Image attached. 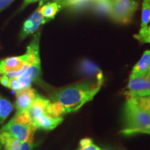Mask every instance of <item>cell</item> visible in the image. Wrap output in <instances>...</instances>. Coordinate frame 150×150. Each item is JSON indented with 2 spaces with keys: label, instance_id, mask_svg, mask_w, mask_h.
Returning <instances> with one entry per match:
<instances>
[{
  "label": "cell",
  "instance_id": "1",
  "mask_svg": "<svg viewBox=\"0 0 150 150\" xmlns=\"http://www.w3.org/2000/svg\"><path fill=\"white\" fill-rule=\"evenodd\" d=\"M102 85L103 83L91 81L68 86L52 94L51 99L61 104L65 113L77 111L94 98Z\"/></svg>",
  "mask_w": 150,
  "mask_h": 150
},
{
  "label": "cell",
  "instance_id": "2",
  "mask_svg": "<svg viewBox=\"0 0 150 150\" xmlns=\"http://www.w3.org/2000/svg\"><path fill=\"white\" fill-rule=\"evenodd\" d=\"M124 127L120 133L125 136L150 134V113L127 99L123 110Z\"/></svg>",
  "mask_w": 150,
  "mask_h": 150
},
{
  "label": "cell",
  "instance_id": "3",
  "mask_svg": "<svg viewBox=\"0 0 150 150\" xmlns=\"http://www.w3.org/2000/svg\"><path fill=\"white\" fill-rule=\"evenodd\" d=\"M138 7L136 0H111L109 16L114 22L128 24L131 21Z\"/></svg>",
  "mask_w": 150,
  "mask_h": 150
},
{
  "label": "cell",
  "instance_id": "4",
  "mask_svg": "<svg viewBox=\"0 0 150 150\" xmlns=\"http://www.w3.org/2000/svg\"><path fill=\"white\" fill-rule=\"evenodd\" d=\"M36 129L37 128L33 123L22 122L12 118L8 123L3 126L0 131H6L17 139L24 142L31 135L35 134Z\"/></svg>",
  "mask_w": 150,
  "mask_h": 150
},
{
  "label": "cell",
  "instance_id": "5",
  "mask_svg": "<svg viewBox=\"0 0 150 150\" xmlns=\"http://www.w3.org/2000/svg\"><path fill=\"white\" fill-rule=\"evenodd\" d=\"M29 65V55L11 56L0 60V75H8L19 72Z\"/></svg>",
  "mask_w": 150,
  "mask_h": 150
},
{
  "label": "cell",
  "instance_id": "6",
  "mask_svg": "<svg viewBox=\"0 0 150 150\" xmlns=\"http://www.w3.org/2000/svg\"><path fill=\"white\" fill-rule=\"evenodd\" d=\"M40 6H38L34 13L29 17V18L24 22L23 26H22L21 32L20 33V40H24L29 35L33 34L37 31L38 29L42 24H45L50 20H47L42 16L40 11Z\"/></svg>",
  "mask_w": 150,
  "mask_h": 150
},
{
  "label": "cell",
  "instance_id": "7",
  "mask_svg": "<svg viewBox=\"0 0 150 150\" xmlns=\"http://www.w3.org/2000/svg\"><path fill=\"white\" fill-rule=\"evenodd\" d=\"M78 70L80 74L92 79L93 81L100 83L104 82V75L102 70L97 65L88 59L81 60L79 63Z\"/></svg>",
  "mask_w": 150,
  "mask_h": 150
},
{
  "label": "cell",
  "instance_id": "8",
  "mask_svg": "<svg viewBox=\"0 0 150 150\" xmlns=\"http://www.w3.org/2000/svg\"><path fill=\"white\" fill-rule=\"evenodd\" d=\"M38 95L35 90L31 87L16 91V102L15 107L16 112L27 111Z\"/></svg>",
  "mask_w": 150,
  "mask_h": 150
},
{
  "label": "cell",
  "instance_id": "9",
  "mask_svg": "<svg viewBox=\"0 0 150 150\" xmlns=\"http://www.w3.org/2000/svg\"><path fill=\"white\" fill-rule=\"evenodd\" d=\"M63 121V117H52L47 112H43L32 120L33 125L37 129L43 130H52L59 126Z\"/></svg>",
  "mask_w": 150,
  "mask_h": 150
},
{
  "label": "cell",
  "instance_id": "10",
  "mask_svg": "<svg viewBox=\"0 0 150 150\" xmlns=\"http://www.w3.org/2000/svg\"><path fill=\"white\" fill-rule=\"evenodd\" d=\"M150 72V50H146L133 67L129 78L145 77Z\"/></svg>",
  "mask_w": 150,
  "mask_h": 150
},
{
  "label": "cell",
  "instance_id": "11",
  "mask_svg": "<svg viewBox=\"0 0 150 150\" xmlns=\"http://www.w3.org/2000/svg\"><path fill=\"white\" fill-rule=\"evenodd\" d=\"M43 1H44V0L40 1V11L41 13L46 19L51 20L52 19H54L56 15L59 12L63 6H62L60 0L49 1L44 5H42Z\"/></svg>",
  "mask_w": 150,
  "mask_h": 150
},
{
  "label": "cell",
  "instance_id": "12",
  "mask_svg": "<svg viewBox=\"0 0 150 150\" xmlns=\"http://www.w3.org/2000/svg\"><path fill=\"white\" fill-rule=\"evenodd\" d=\"M0 142L4 150H19L22 142L6 131H0Z\"/></svg>",
  "mask_w": 150,
  "mask_h": 150
},
{
  "label": "cell",
  "instance_id": "13",
  "mask_svg": "<svg viewBox=\"0 0 150 150\" xmlns=\"http://www.w3.org/2000/svg\"><path fill=\"white\" fill-rule=\"evenodd\" d=\"M149 88H150V80L147 76L129 78L127 91L140 92Z\"/></svg>",
  "mask_w": 150,
  "mask_h": 150
},
{
  "label": "cell",
  "instance_id": "14",
  "mask_svg": "<svg viewBox=\"0 0 150 150\" xmlns=\"http://www.w3.org/2000/svg\"><path fill=\"white\" fill-rule=\"evenodd\" d=\"M13 109V106L8 99L0 95V125L4 122Z\"/></svg>",
  "mask_w": 150,
  "mask_h": 150
},
{
  "label": "cell",
  "instance_id": "15",
  "mask_svg": "<svg viewBox=\"0 0 150 150\" xmlns=\"http://www.w3.org/2000/svg\"><path fill=\"white\" fill-rule=\"evenodd\" d=\"M0 84L15 92L21 90L18 77H11L6 75H0Z\"/></svg>",
  "mask_w": 150,
  "mask_h": 150
},
{
  "label": "cell",
  "instance_id": "16",
  "mask_svg": "<svg viewBox=\"0 0 150 150\" xmlns=\"http://www.w3.org/2000/svg\"><path fill=\"white\" fill-rule=\"evenodd\" d=\"M150 23V0H142L140 28L147 27Z\"/></svg>",
  "mask_w": 150,
  "mask_h": 150
},
{
  "label": "cell",
  "instance_id": "17",
  "mask_svg": "<svg viewBox=\"0 0 150 150\" xmlns=\"http://www.w3.org/2000/svg\"><path fill=\"white\" fill-rule=\"evenodd\" d=\"M134 37L140 43H149L150 44V25H147V27L143 28H140L139 32L135 34Z\"/></svg>",
  "mask_w": 150,
  "mask_h": 150
},
{
  "label": "cell",
  "instance_id": "18",
  "mask_svg": "<svg viewBox=\"0 0 150 150\" xmlns=\"http://www.w3.org/2000/svg\"><path fill=\"white\" fill-rule=\"evenodd\" d=\"M128 98L131 99L135 104L138 105L140 107L147 110L150 113V96L128 97Z\"/></svg>",
  "mask_w": 150,
  "mask_h": 150
},
{
  "label": "cell",
  "instance_id": "19",
  "mask_svg": "<svg viewBox=\"0 0 150 150\" xmlns=\"http://www.w3.org/2000/svg\"><path fill=\"white\" fill-rule=\"evenodd\" d=\"M76 150H101V149L93 143V140L86 138L80 140L79 147Z\"/></svg>",
  "mask_w": 150,
  "mask_h": 150
},
{
  "label": "cell",
  "instance_id": "20",
  "mask_svg": "<svg viewBox=\"0 0 150 150\" xmlns=\"http://www.w3.org/2000/svg\"><path fill=\"white\" fill-rule=\"evenodd\" d=\"M33 140H34V134L29 136L25 141L22 142L19 150H32L33 147Z\"/></svg>",
  "mask_w": 150,
  "mask_h": 150
},
{
  "label": "cell",
  "instance_id": "21",
  "mask_svg": "<svg viewBox=\"0 0 150 150\" xmlns=\"http://www.w3.org/2000/svg\"><path fill=\"white\" fill-rule=\"evenodd\" d=\"M125 95L128 97H145L150 96V88L140 92H129L126 91Z\"/></svg>",
  "mask_w": 150,
  "mask_h": 150
},
{
  "label": "cell",
  "instance_id": "22",
  "mask_svg": "<svg viewBox=\"0 0 150 150\" xmlns=\"http://www.w3.org/2000/svg\"><path fill=\"white\" fill-rule=\"evenodd\" d=\"M14 0H0V12L6 8Z\"/></svg>",
  "mask_w": 150,
  "mask_h": 150
},
{
  "label": "cell",
  "instance_id": "23",
  "mask_svg": "<svg viewBox=\"0 0 150 150\" xmlns=\"http://www.w3.org/2000/svg\"><path fill=\"white\" fill-rule=\"evenodd\" d=\"M42 0H24V2L22 4V8H24L27 6L29 4H31L37 2V1H40Z\"/></svg>",
  "mask_w": 150,
  "mask_h": 150
},
{
  "label": "cell",
  "instance_id": "24",
  "mask_svg": "<svg viewBox=\"0 0 150 150\" xmlns=\"http://www.w3.org/2000/svg\"><path fill=\"white\" fill-rule=\"evenodd\" d=\"M147 76V77L148 79H149L150 80V72H149V73H148L147 75V76Z\"/></svg>",
  "mask_w": 150,
  "mask_h": 150
},
{
  "label": "cell",
  "instance_id": "25",
  "mask_svg": "<svg viewBox=\"0 0 150 150\" xmlns=\"http://www.w3.org/2000/svg\"><path fill=\"white\" fill-rule=\"evenodd\" d=\"M1 149H2V145H1V142H0V150H1Z\"/></svg>",
  "mask_w": 150,
  "mask_h": 150
},
{
  "label": "cell",
  "instance_id": "26",
  "mask_svg": "<svg viewBox=\"0 0 150 150\" xmlns=\"http://www.w3.org/2000/svg\"><path fill=\"white\" fill-rule=\"evenodd\" d=\"M101 150H106V149H101Z\"/></svg>",
  "mask_w": 150,
  "mask_h": 150
}]
</instances>
